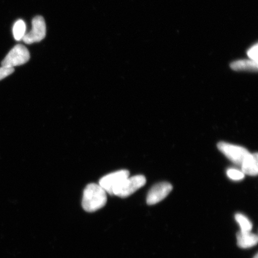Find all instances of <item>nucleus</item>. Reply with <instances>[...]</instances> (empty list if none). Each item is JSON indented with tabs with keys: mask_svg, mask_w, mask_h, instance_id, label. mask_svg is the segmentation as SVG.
I'll return each mask as SVG.
<instances>
[{
	"mask_svg": "<svg viewBox=\"0 0 258 258\" xmlns=\"http://www.w3.org/2000/svg\"><path fill=\"white\" fill-rule=\"evenodd\" d=\"M253 258H258L257 254H256L255 256H254Z\"/></svg>",
	"mask_w": 258,
	"mask_h": 258,
	"instance_id": "obj_16",
	"label": "nucleus"
},
{
	"mask_svg": "<svg viewBox=\"0 0 258 258\" xmlns=\"http://www.w3.org/2000/svg\"><path fill=\"white\" fill-rule=\"evenodd\" d=\"M173 186L169 182H160L154 185L148 191L147 203L154 205L162 201L172 191Z\"/></svg>",
	"mask_w": 258,
	"mask_h": 258,
	"instance_id": "obj_7",
	"label": "nucleus"
},
{
	"mask_svg": "<svg viewBox=\"0 0 258 258\" xmlns=\"http://www.w3.org/2000/svg\"><path fill=\"white\" fill-rule=\"evenodd\" d=\"M258 157L257 153L249 154L245 158L242 163L241 172L244 175L251 176H256L258 173Z\"/></svg>",
	"mask_w": 258,
	"mask_h": 258,
	"instance_id": "obj_8",
	"label": "nucleus"
},
{
	"mask_svg": "<svg viewBox=\"0 0 258 258\" xmlns=\"http://www.w3.org/2000/svg\"><path fill=\"white\" fill-rule=\"evenodd\" d=\"M257 43L251 46L249 50L247 51V54L248 57L250 58V60L255 61L257 62Z\"/></svg>",
	"mask_w": 258,
	"mask_h": 258,
	"instance_id": "obj_14",
	"label": "nucleus"
},
{
	"mask_svg": "<svg viewBox=\"0 0 258 258\" xmlns=\"http://www.w3.org/2000/svg\"><path fill=\"white\" fill-rule=\"evenodd\" d=\"M30 59V54L27 48L22 44L16 45L9 51L2 62V66L14 68L22 66Z\"/></svg>",
	"mask_w": 258,
	"mask_h": 258,
	"instance_id": "obj_3",
	"label": "nucleus"
},
{
	"mask_svg": "<svg viewBox=\"0 0 258 258\" xmlns=\"http://www.w3.org/2000/svg\"><path fill=\"white\" fill-rule=\"evenodd\" d=\"M258 237L256 234L250 232L240 231L237 234V243L238 247L242 249L252 247L257 243Z\"/></svg>",
	"mask_w": 258,
	"mask_h": 258,
	"instance_id": "obj_9",
	"label": "nucleus"
},
{
	"mask_svg": "<svg viewBox=\"0 0 258 258\" xmlns=\"http://www.w3.org/2000/svg\"><path fill=\"white\" fill-rule=\"evenodd\" d=\"M218 150L223 153L233 163L241 165L245 158L250 154L244 147L233 145L225 142H220L217 145Z\"/></svg>",
	"mask_w": 258,
	"mask_h": 258,
	"instance_id": "obj_4",
	"label": "nucleus"
},
{
	"mask_svg": "<svg viewBox=\"0 0 258 258\" xmlns=\"http://www.w3.org/2000/svg\"><path fill=\"white\" fill-rule=\"evenodd\" d=\"M46 35V22L42 16H38L32 19V30L25 34L23 40L27 44L37 43L43 40Z\"/></svg>",
	"mask_w": 258,
	"mask_h": 258,
	"instance_id": "obj_6",
	"label": "nucleus"
},
{
	"mask_svg": "<svg viewBox=\"0 0 258 258\" xmlns=\"http://www.w3.org/2000/svg\"><path fill=\"white\" fill-rule=\"evenodd\" d=\"M231 69L235 72H257V62L250 59L234 61L230 64Z\"/></svg>",
	"mask_w": 258,
	"mask_h": 258,
	"instance_id": "obj_10",
	"label": "nucleus"
},
{
	"mask_svg": "<svg viewBox=\"0 0 258 258\" xmlns=\"http://www.w3.org/2000/svg\"><path fill=\"white\" fill-rule=\"evenodd\" d=\"M146 182V178L144 175L128 177L114 190L112 196L126 198L144 186Z\"/></svg>",
	"mask_w": 258,
	"mask_h": 258,
	"instance_id": "obj_2",
	"label": "nucleus"
},
{
	"mask_svg": "<svg viewBox=\"0 0 258 258\" xmlns=\"http://www.w3.org/2000/svg\"><path fill=\"white\" fill-rule=\"evenodd\" d=\"M14 72L15 69L14 68L0 67V81L11 76Z\"/></svg>",
	"mask_w": 258,
	"mask_h": 258,
	"instance_id": "obj_15",
	"label": "nucleus"
},
{
	"mask_svg": "<svg viewBox=\"0 0 258 258\" xmlns=\"http://www.w3.org/2000/svg\"><path fill=\"white\" fill-rule=\"evenodd\" d=\"M235 221L239 224L241 231L250 232L252 229V224L246 216L241 214H237L235 215Z\"/></svg>",
	"mask_w": 258,
	"mask_h": 258,
	"instance_id": "obj_12",
	"label": "nucleus"
},
{
	"mask_svg": "<svg viewBox=\"0 0 258 258\" xmlns=\"http://www.w3.org/2000/svg\"><path fill=\"white\" fill-rule=\"evenodd\" d=\"M227 174L232 180H240L244 178V174L239 170L230 169L227 171Z\"/></svg>",
	"mask_w": 258,
	"mask_h": 258,
	"instance_id": "obj_13",
	"label": "nucleus"
},
{
	"mask_svg": "<svg viewBox=\"0 0 258 258\" xmlns=\"http://www.w3.org/2000/svg\"><path fill=\"white\" fill-rule=\"evenodd\" d=\"M107 202V193L99 184L89 183L83 191L82 206L85 211L92 213L104 208Z\"/></svg>",
	"mask_w": 258,
	"mask_h": 258,
	"instance_id": "obj_1",
	"label": "nucleus"
},
{
	"mask_svg": "<svg viewBox=\"0 0 258 258\" xmlns=\"http://www.w3.org/2000/svg\"><path fill=\"white\" fill-rule=\"evenodd\" d=\"M129 175L130 172L127 170L116 171L102 177L99 180V184L104 189L106 193L112 196L114 190L123 180L127 178Z\"/></svg>",
	"mask_w": 258,
	"mask_h": 258,
	"instance_id": "obj_5",
	"label": "nucleus"
},
{
	"mask_svg": "<svg viewBox=\"0 0 258 258\" xmlns=\"http://www.w3.org/2000/svg\"><path fill=\"white\" fill-rule=\"evenodd\" d=\"M26 24L24 21L19 20L16 22L13 28V34L16 41L23 39L25 35Z\"/></svg>",
	"mask_w": 258,
	"mask_h": 258,
	"instance_id": "obj_11",
	"label": "nucleus"
}]
</instances>
